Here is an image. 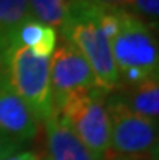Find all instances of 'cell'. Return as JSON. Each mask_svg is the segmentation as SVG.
<instances>
[{"label": "cell", "mask_w": 159, "mask_h": 160, "mask_svg": "<svg viewBox=\"0 0 159 160\" xmlns=\"http://www.w3.org/2000/svg\"><path fill=\"white\" fill-rule=\"evenodd\" d=\"M49 70L54 107L73 92L98 88L88 62L77 47L67 41L55 45V50L49 58Z\"/></svg>", "instance_id": "8992f818"}, {"label": "cell", "mask_w": 159, "mask_h": 160, "mask_svg": "<svg viewBox=\"0 0 159 160\" xmlns=\"http://www.w3.org/2000/svg\"><path fill=\"white\" fill-rule=\"evenodd\" d=\"M13 41L26 47L37 57L50 58L57 45V32L52 28L29 18L16 29Z\"/></svg>", "instance_id": "30bf717a"}, {"label": "cell", "mask_w": 159, "mask_h": 160, "mask_svg": "<svg viewBox=\"0 0 159 160\" xmlns=\"http://www.w3.org/2000/svg\"><path fill=\"white\" fill-rule=\"evenodd\" d=\"M110 160H157V155H148V157H135V158H110Z\"/></svg>", "instance_id": "e0dca14e"}, {"label": "cell", "mask_w": 159, "mask_h": 160, "mask_svg": "<svg viewBox=\"0 0 159 160\" xmlns=\"http://www.w3.org/2000/svg\"><path fill=\"white\" fill-rule=\"evenodd\" d=\"M73 0H29V16L52 29H62Z\"/></svg>", "instance_id": "7c38bea8"}, {"label": "cell", "mask_w": 159, "mask_h": 160, "mask_svg": "<svg viewBox=\"0 0 159 160\" xmlns=\"http://www.w3.org/2000/svg\"><path fill=\"white\" fill-rule=\"evenodd\" d=\"M85 2L99 8H109V10H128L132 0H85Z\"/></svg>", "instance_id": "5bb4252c"}, {"label": "cell", "mask_w": 159, "mask_h": 160, "mask_svg": "<svg viewBox=\"0 0 159 160\" xmlns=\"http://www.w3.org/2000/svg\"><path fill=\"white\" fill-rule=\"evenodd\" d=\"M44 160H50V158H44Z\"/></svg>", "instance_id": "d6986e66"}, {"label": "cell", "mask_w": 159, "mask_h": 160, "mask_svg": "<svg viewBox=\"0 0 159 160\" xmlns=\"http://www.w3.org/2000/svg\"><path fill=\"white\" fill-rule=\"evenodd\" d=\"M127 12L135 15L138 20H141L151 29H156L157 28L159 0H132V3H130Z\"/></svg>", "instance_id": "4fadbf2b"}, {"label": "cell", "mask_w": 159, "mask_h": 160, "mask_svg": "<svg viewBox=\"0 0 159 160\" xmlns=\"http://www.w3.org/2000/svg\"><path fill=\"white\" fill-rule=\"evenodd\" d=\"M120 86H133L157 76L159 53L153 29L127 10L99 8Z\"/></svg>", "instance_id": "6da1fadb"}, {"label": "cell", "mask_w": 159, "mask_h": 160, "mask_svg": "<svg viewBox=\"0 0 159 160\" xmlns=\"http://www.w3.org/2000/svg\"><path fill=\"white\" fill-rule=\"evenodd\" d=\"M106 97L107 92L94 88L73 92L54 107V112L98 160H109L110 157V125Z\"/></svg>", "instance_id": "277c9868"}, {"label": "cell", "mask_w": 159, "mask_h": 160, "mask_svg": "<svg viewBox=\"0 0 159 160\" xmlns=\"http://www.w3.org/2000/svg\"><path fill=\"white\" fill-rule=\"evenodd\" d=\"M0 55L8 88L29 107L36 120L44 123L54 110L49 58L37 57L15 41Z\"/></svg>", "instance_id": "3957f363"}, {"label": "cell", "mask_w": 159, "mask_h": 160, "mask_svg": "<svg viewBox=\"0 0 159 160\" xmlns=\"http://www.w3.org/2000/svg\"><path fill=\"white\" fill-rule=\"evenodd\" d=\"M106 110L110 125V158L157 155V121L130 110L117 92H109Z\"/></svg>", "instance_id": "5b68a950"}, {"label": "cell", "mask_w": 159, "mask_h": 160, "mask_svg": "<svg viewBox=\"0 0 159 160\" xmlns=\"http://www.w3.org/2000/svg\"><path fill=\"white\" fill-rule=\"evenodd\" d=\"M60 32L63 41L77 47L85 57L99 89L109 94L120 86L110 44L99 21V7L73 0Z\"/></svg>", "instance_id": "7a4b0ae2"}, {"label": "cell", "mask_w": 159, "mask_h": 160, "mask_svg": "<svg viewBox=\"0 0 159 160\" xmlns=\"http://www.w3.org/2000/svg\"><path fill=\"white\" fill-rule=\"evenodd\" d=\"M5 82V70H3V62H2V55H0V86Z\"/></svg>", "instance_id": "ac0fdd59"}, {"label": "cell", "mask_w": 159, "mask_h": 160, "mask_svg": "<svg viewBox=\"0 0 159 160\" xmlns=\"http://www.w3.org/2000/svg\"><path fill=\"white\" fill-rule=\"evenodd\" d=\"M29 18V0H0V53L13 42L16 29Z\"/></svg>", "instance_id": "8fae6325"}, {"label": "cell", "mask_w": 159, "mask_h": 160, "mask_svg": "<svg viewBox=\"0 0 159 160\" xmlns=\"http://www.w3.org/2000/svg\"><path fill=\"white\" fill-rule=\"evenodd\" d=\"M114 92L133 113L157 121L159 115V79L151 78L133 86H119Z\"/></svg>", "instance_id": "9c48e42d"}, {"label": "cell", "mask_w": 159, "mask_h": 160, "mask_svg": "<svg viewBox=\"0 0 159 160\" xmlns=\"http://www.w3.org/2000/svg\"><path fill=\"white\" fill-rule=\"evenodd\" d=\"M37 129L39 121L29 107L3 82L0 86V134L23 144L37 134Z\"/></svg>", "instance_id": "52a82bcc"}, {"label": "cell", "mask_w": 159, "mask_h": 160, "mask_svg": "<svg viewBox=\"0 0 159 160\" xmlns=\"http://www.w3.org/2000/svg\"><path fill=\"white\" fill-rule=\"evenodd\" d=\"M18 150H21V144H18V142H15V141L0 134V160L7 158L8 155L18 152Z\"/></svg>", "instance_id": "9a60e30c"}, {"label": "cell", "mask_w": 159, "mask_h": 160, "mask_svg": "<svg viewBox=\"0 0 159 160\" xmlns=\"http://www.w3.org/2000/svg\"><path fill=\"white\" fill-rule=\"evenodd\" d=\"M3 160H39V155L33 150H18V152L8 155Z\"/></svg>", "instance_id": "2e32d148"}, {"label": "cell", "mask_w": 159, "mask_h": 160, "mask_svg": "<svg viewBox=\"0 0 159 160\" xmlns=\"http://www.w3.org/2000/svg\"><path fill=\"white\" fill-rule=\"evenodd\" d=\"M45 125L47 158L50 160H98L91 150L73 134L65 121L52 110Z\"/></svg>", "instance_id": "ba28073f"}]
</instances>
